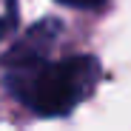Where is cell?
I'll return each instance as SVG.
<instances>
[{
	"label": "cell",
	"instance_id": "6da1fadb",
	"mask_svg": "<svg viewBox=\"0 0 131 131\" xmlns=\"http://www.w3.org/2000/svg\"><path fill=\"white\" fill-rule=\"evenodd\" d=\"M60 37L57 20H43L20 37L3 57V80L12 97L43 117H63L89 100L100 83V63L89 54L51 60L49 49Z\"/></svg>",
	"mask_w": 131,
	"mask_h": 131
},
{
	"label": "cell",
	"instance_id": "3957f363",
	"mask_svg": "<svg viewBox=\"0 0 131 131\" xmlns=\"http://www.w3.org/2000/svg\"><path fill=\"white\" fill-rule=\"evenodd\" d=\"M63 6H71V9H100L105 0H60Z\"/></svg>",
	"mask_w": 131,
	"mask_h": 131
},
{
	"label": "cell",
	"instance_id": "7a4b0ae2",
	"mask_svg": "<svg viewBox=\"0 0 131 131\" xmlns=\"http://www.w3.org/2000/svg\"><path fill=\"white\" fill-rule=\"evenodd\" d=\"M14 17H17L14 0H0V37H3V34L14 26Z\"/></svg>",
	"mask_w": 131,
	"mask_h": 131
}]
</instances>
